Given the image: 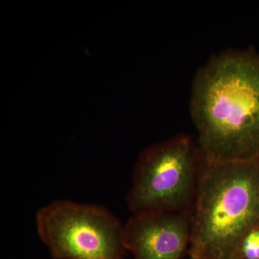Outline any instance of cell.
Segmentation results:
<instances>
[{
  "label": "cell",
  "mask_w": 259,
  "mask_h": 259,
  "mask_svg": "<svg viewBox=\"0 0 259 259\" xmlns=\"http://www.w3.org/2000/svg\"><path fill=\"white\" fill-rule=\"evenodd\" d=\"M190 114L197 142L209 157H259V54L229 49L199 69L192 82Z\"/></svg>",
  "instance_id": "cell-1"
},
{
  "label": "cell",
  "mask_w": 259,
  "mask_h": 259,
  "mask_svg": "<svg viewBox=\"0 0 259 259\" xmlns=\"http://www.w3.org/2000/svg\"><path fill=\"white\" fill-rule=\"evenodd\" d=\"M257 228L259 157L223 160L204 153L191 212L190 258L240 259L242 242Z\"/></svg>",
  "instance_id": "cell-2"
},
{
  "label": "cell",
  "mask_w": 259,
  "mask_h": 259,
  "mask_svg": "<svg viewBox=\"0 0 259 259\" xmlns=\"http://www.w3.org/2000/svg\"><path fill=\"white\" fill-rule=\"evenodd\" d=\"M204 151L197 140L181 134L148 148L135 168L127 196L131 212H192Z\"/></svg>",
  "instance_id": "cell-3"
},
{
  "label": "cell",
  "mask_w": 259,
  "mask_h": 259,
  "mask_svg": "<svg viewBox=\"0 0 259 259\" xmlns=\"http://www.w3.org/2000/svg\"><path fill=\"white\" fill-rule=\"evenodd\" d=\"M37 234L56 259H122L124 226L102 206L56 200L37 211Z\"/></svg>",
  "instance_id": "cell-4"
},
{
  "label": "cell",
  "mask_w": 259,
  "mask_h": 259,
  "mask_svg": "<svg viewBox=\"0 0 259 259\" xmlns=\"http://www.w3.org/2000/svg\"><path fill=\"white\" fill-rule=\"evenodd\" d=\"M190 237L188 212L136 213L124 226V245L135 259H182Z\"/></svg>",
  "instance_id": "cell-5"
},
{
  "label": "cell",
  "mask_w": 259,
  "mask_h": 259,
  "mask_svg": "<svg viewBox=\"0 0 259 259\" xmlns=\"http://www.w3.org/2000/svg\"><path fill=\"white\" fill-rule=\"evenodd\" d=\"M240 259H259V228L245 237L240 249Z\"/></svg>",
  "instance_id": "cell-6"
},
{
  "label": "cell",
  "mask_w": 259,
  "mask_h": 259,
  "mask_svg": "<svg viewBox=\"0 0 259 259\" xmlns=\"http://www.w3.org/2000/svg\"><path fill=\"white\" fill-rule=\"evenodd\" d=\"M190 259H199V258H190Z\"/></svg>",
  "instance_id": "cell-7"
}]
</instances>
